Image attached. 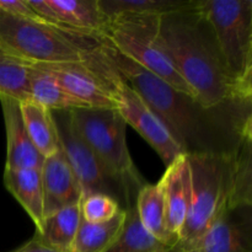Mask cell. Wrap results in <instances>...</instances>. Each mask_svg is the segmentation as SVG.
Returning <instances> with one entry per match:
<instances>
[{"label": "cell", "instance_id": "1", "mask_svg": "<svg viewBox=\"0 0 252 252\" xmlns=\"http://www.w3.org/2000/svg\"><path fill=\"white\" fill-rule=\"evenodd\" d=\"M106 51L122 78L166 126L186 155L234 154L252 133V100L207 107L116 51L105 37Z\"/></svg>", "mask_w": 252, "mask_h": 252}, {"label": "cell", "instance_id": "2", "mask_svg": "<svg viewBox=\"0 0 252 252\" xmlns=\"http://www.w3.org/2000/svg\"><path fill=\"white\" fill-rule=\"evenodd\" d=\"M194 0L191 6L161 16L162 43L194 98L207 107L252 100L235 83L219 52L213 29Z\"/></svg>", "mask_w": 252, "mask_h": 252}, {"label": "cell", "instance_id": "3", "mask_svg": "<svg viewBox=\"0 0 252 252\" xmlns=\"http://www.w3.org/2000/svg\"><path fill=\"white\" fill-rule=\"evenodd\" d=\"M101 37L0 11V46L32 64L86 62Z\"/></svg>", "mask_w": 252, "mask_h": 252}, {"label": "cell", "instance_id": "4", "mask_svg": "<svg viewBox=\"0 0 252 252\" xmlns=\"http://www.w3.org/2000/svg\"><path fill=\"white\" fill-rule=\"evenodd\" d=\"M234 154L187 155L192 202L179 243L189 250L213 221L230 207L234 189Z\"/></svg>", "mask_w": 252, "mask_h": 252}, {"label": "cell", "instance_id": "5", "mask_svg": "<svg viewBox=\"0 0 252 252\" xmlns=\"http://www.w3.org/2000/svg\"><path fill=\"white\" fill-rule=\"evenodd\" d=\"M160 21L161 16L121 14L108 20L103 37L116 51L175 90L193 96L165 49L160 33Z\"/></svg>", "mask_w": 252, "mask_h": 252}, {"label": "cell", "instance_id": "6", "mask_svg": "<svg viewBox=\"0 0 252 252\" xmlns=\"http://www.w3.org/2000/svg\"><path fill=\"white\" fill-rule=\"evenodd\" d=\"M71 121L103 167L135 198L147 182L143 181L129 154L126 140L127 123L120 112L116 108H78L71 111Z\"/></svg>", "mask_w": 252, "mask_h": 252}, {"label": "cell", "instance_id": "7", "mask_svg": "<svg viewBox=\"0 0 252 252\" xmlns=\"http://www.w3.org/2000/svg\"><path fill=\"white\" fill-rule=\"evenodd\" d=\"M198 6L213 29L229 74L252 93V0H199Z\"/></svg>", "mask_w": 252, "mask_h": 252}, {"label": "cell", "instance_id": "8", "mask_svg": "<svg viewBox=\"0 0 252 252\" xmlns=\"http://www.w3.org/2000/svg\"><path fill=\"white\" fill-rule=\"evenodd\" d=\"M95 58L96 69L107 80L115 108L127 126H132L152 145L165 166H169L176 158L185 154L166 126L153 112L142 96L118 73L106 51L105 37L96 52Z\"/></svg>", "mask_w": 252, "mask_h": 252}, {"label": "cell", "instance_id": "9", "mask_svg": "<svg viewBox=\"0 0 252 252\" xmlns=\"http://www.w3.org/2000/svg\"><path fill=\"white\" fill-rule=\"evenodd\" d=\"M52 116L58 132L61 149L80 185L83 194H107L115 198L122 209L134 206V198L103 167L75 129L71 121V111H52Z\"/></svg>", "mask_w": 252, "mask_h": 252}, {"label": "cell", "instance_id": "10", "mask_svg": "<svg viewBox=\"0 0 252 252\" xmlns=\"http://www.w3.org/2000/svg\"><path fill=\"white\" fill-rule=\"evenodd\" d=\"M36 68L51 74L62 88L88 107L115 108L107 80L100 75L91 62L38 63Z\"/></svg>", "mask_w": 252, "mask_h": 252}, {"label": "cell", "instance_id": "11", "mask_svg": "<svg viewBox=\"0 0 252 252\" xmlns=\"http://www.w3.org/2000/svg\"><path fill=\"white\" fill-rule=\"evenodd\" d=\"M189 252H252V206L228 207Z\"/></svg>", "mask_w": 252, "mask_h": 252}, {"label": "cell", "instance_id": "12", "mask_svg": "<svg viewBox=\"0 0 252 252\" xmlns=\"http://www.w3.org/2000/svg\"><path fill=\"white\" fill-rule=\"evenodd\" d=\"M47 24L70 31L103 36L108 26L98 0H29Z\"/></svg>", "mask_w": 252, "mask_h": 252}, {"label": "cell", "instance_id": "13", "mask_svg": "<svg viewBox=\"0 0 252 252\" xmlns=\"http://www.w3.org/2000/svg\"><path fill=\"white\" fill-rule=\"evenodd\" d=\"M159 182L164 194L166 228L179 240L192 202L191 169L187 155H180L166 166Z\"/></svg>", "mask_w": 252, "mask_h": 252}, {"label": "cell", "instance_id": "14", "mask_svg": "<svg viewBox=\"0 0 252 252\" xmlns=\"http://www.w3.org/2000/svg\"><path fill=\"white\" fill-rule=\"evenodd\" d=\"M39 171L44 217L80 202L83 196L81 187L61 148L53 155L44 158Z\"/></svg>", "mask_w": 252, "mask_h": 252}, {"label": "cell", "instance_id": "15", "mask_svg": "<svg viewBox=\"0 0 252 252\" xmlns=\"http://www.w3.org/2000/svg\"><path fill=\"white\" fill-rule=\"evenodd\" d=\"M5 130H6V161L5 169H38L43 159L30 140L22 121L20 102L14 98L0 96Z\"/></svg>", "mask_w": 252, "mask_h": 252}, {"label": "cell", "instance_id": "16", "mask_svg": "<svg viewBox=\"0 0 252 252\" xmlns=\"http://www.w3.org/2000/svg\"><path fill=\"white\" fill-rule=\"evenodd\" d=\"M4 185L32 219L36 230H38L44 219L41 171L38 169H5Z\"/></svg>", "mask_w": 252, "mask_h": 252}, {"label": "cell", "instance_id": "17", "mask_svg": "<svg viewBox=\"0 0 252 252\" xmlns=\"http://www.w3.org/2000/svg\"><path fill=\"white\" fill-rule=\"evenodd\" d=\"M134 207L143 228L150 235L167 246L179 243L166 228L164 194L160 182L143 185L135 197Z\"/></svg>", "mask_w": 252, "mask_h": 252}, {"label": "cell", "instance_id": "18", "mask_svg": "<svg viewBox=\"0 0 252 252\" xmlns=\"http://www.w3.org/2000/svg\"><path fill=\"white\" fill-rule=\"evenodd\" d=\"M81 214L78 204L65 207L44 217L41 228L34 236L47 248L58 252H70L78 229Z\"/></svg>", "mask_w": 252, "mask_h": 252}, {"label": "cell", "instance_id": "19", "mask_svg": "<svg viewBox=\"0 0 252 252\" xmlns=\"http://www.w3.org/2000/svg\"><path fill=\"white\" fill-rule=\"evenodd\" d=\"M22 121L30 140L43 158L51 157L61 148L52 111L31 100L20 102Z\"/></svg>", "mask_w": 252, "mask_h": 252}, {"label": "cell", "instance_id": "20", "mask_svg": "<svg viewBox=\"0 0 252 252\" xmlns=\"http://www.w3.org/2000/svg\"><path fill=\"white\" fill-rule=\"evenodd\" d=\"M30 100L49 111H74L88 107L66 93L51 74L34 65L30 81Z\"/></svg>", "mask_w": 252, "mask_h": 252}, {"label": "cell", "instance_id": "21", "mask_svg": "<svg viewBox=\"0 0 252 252\" xmlns=\"http://www.w3.org/2000/svg\"><path fill=\"white\" fill-rule=\"evenodd\" d=\"M126 220V209L103 223L81 219L70 252H106L120 235Z\"/></svg>", "mask_w": 252, "mask_h": 252}, {"label": "cell", "instance_id": "22", "mask_svg": "<svg viewBox=\"0 0 252 252\" xmlns=\"http://www.w3.org/2000/svg\"><path fill=\"white\" fill-rule=\"evenodd\" d=\"M33 65L0 46V96L22 102L30 100Z\"/></svg>", "mask_w": 252, "mask_h": 252}, {"label": "cell", "instance_id": "23", "mask_svg": "<svg viewBox=\"0 0 252 252\" xmlns=\"http://www.w3.org/2000/svg\"><path fill=\"white\" fill-rule=\"evenodd\" d=\"M170 246L150 235L138 218L135 207L126 209V220L120 235L106 252H164Z\"/></svg>", "mask_w": 252, "mask_h": 252}, {"label": "cell", "instance_id": "24", "mask_svg": "<svg viewBox=\"0 0 252 252\" xmlns=\"http://www.w3.org/2000/svg\"><path fill=\"white\" fill-rule=\"evenodd\" d=\"M194 0H98L107 20L121 14L164 16L191 6Z\"/></svg>", "mask_w": 252, "mask_h": 252}, {"label": "cell", "instance_id": "25", "mask_svg": "<svg viewBox=\"0 0 252 252\" xmlns=\"http://www.w3.org/2000/svg\"><path fill=\"white\" fill-rule=\"evenodd\" d=\"M252 206V133L241 140L234 155V189L230 207Z\"/></svg>", "mask_w": 252, "mask_h": 252}, {"label": "cell", "instance_id": "26", "mask_svg": "<svg viewBox=\"0 0 252 252\" xmlns=\"http://www.w3.org/2000/svg\"><path fill=\"white\" fill-rule=\"evenodd\" d=\"M79 207L81 219L88 223H103L115 218L121 211H123L115 198L102 193L83 194Z\"/></svg>", "mask_w": 252, "mask_h": 252}, {"label": "cell", "instance_id": "27", "mask_svg": "<svg viewBox=\"0 0 252 252\" xmlns=\"http://www.w3.org/2000/svg\"><path fill=\"white\" fill-rule=\"evenodd\" d=\"M0 11L20 19L43 21L29 4V0H0Z\"/></svg>", "mask_w": 252, "mask_h": 252}, {"label": "cell", "instance_id": "28", "mask_svg": "<svg viewBox=\"0 0 252 252\" xmlns=\"http://www.w3.org/2000/svg\"><path fill=\"white\" fill-rule=\"evenodd\" d=\"M12 252H58V251H54L52 250V249L47 248V246H44L43 244L36 238V236H33L31 240L27 241L26 244H24L21 248H19L17 250Z\"/></svg>", "mask_w": 252, "mask_h": 252}, {"label": "cell", "instance_id": "29", "mask_svg": "<svg viewBox=\"0 0 252 252\" xmlns=\"http://www.w3.org/2000/svg\"><path fill=\"white\" fill-rule=\"evenodd\" d=\"M164 252H189V251H187L186 249H185L184 246L181 245V244L177 243V244H175V245H172V246H170V248H167Z\"/></svg>", "mask_w": 252, "mask_h": 252}]
</instances>
